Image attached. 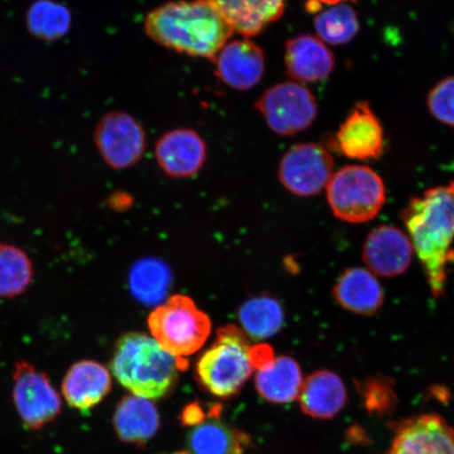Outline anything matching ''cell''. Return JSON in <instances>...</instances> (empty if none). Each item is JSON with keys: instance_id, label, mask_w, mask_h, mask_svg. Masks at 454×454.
I'll return each instance as SVG.
<instances>
[{"instance_id": "cell-1", "label": "cell", "mask_w": 454, "mask_h": 454, "mask_svg": "<svg viewBox=\"0 0 454 454\" xmlns=\"http://www.w3.org/2000/svg\"><path fill=\"white\" fill-rule=\"evenodd\" d=\"M401 219L431 294L436 299L444 296L448 270L454 263V181L412 197Z\"/></svg>"}, {"instance_id": "cell-2", "label": "cell", "mask_w": 454, "mask_h": 454, "mask_svg": "<svg viewBox=\"0 0 454 454\" xmlns=\"http://www.w3.org/2000/svg\"><path fill=\"white\" fill-rule=\"evenodd\" d=\"M145 32L152 41L175 52L212 60L235 33L207 0L160 5L146 15Z\"/></svg>"}, {"instance_id": "cell-3", "label": "cell", "mask_w": 454, "mask_h": 454, "mask_svg": "<svg viewBox=\"0 0 454 454\" xmlns=\"http://www.w3.org/2000/svg\"><path fill=\"white\" fill-rule=\"evenodd\" d=\"M186 367L185 359L167 353L154 338L141 333L119 339L111 362L117 381L132 395L149 400L168 395Z\"/></svg>"}, {"instance_id": "cell-4", "label": "cell", "mask_w": 454, "mask_h": 454, "mask_svg": "<svg viewBox=\"0 0 454 454\" xmlns=\"http://www.w3.org/2000/svg\"><path fill=\"white\" fill-rule=\"evenodd\" d=\"M246 333L236 325L220 328L196 365L199 384L208 394L229 399L240 393L254 371Z\"/></svg>"}, {"instance_id": "cell-5", "label": "cell", "mask_w": 454, "mask_h": 454, "mask_svg": "<svg viewBox=\"0 0 454 454\" xmlns=\"http://www.w3.org/2000/svg\"><path fill=\"white\" fill-rule=\"evenodd\" d=\"M153 338L167 353L189 356L202 348L212 332V322L190 297L176 294L151 312L147 320Z\"/></svg>"}, {"instance_id": "cell-6", "label": "cell", "mask_w": 454, "mask_h": 454, "mask_svg": "<svg viewBox=\"0 0 454 454\" xmlns=\"http://www.w3.org/2000/svg\"><path fill=\"white\" fill-rule=\"evenodd\" d=\"M334 215L348 223H365L376 218L386 202L384 181L365 166H348L333 175L326 187Z\"/></svg>"}, {"instance_id": "cell-7", "label": "cell", "mask_w": 454, "mask_h": 454, "mask_svg": "<svg viewBox=\"0 0 454 454\" xmlns=\"http://www.w3.org/2000/svg\"><path fill=\"white\" fill-rule=\"evenodd\" d=\"M254 107L272 132L284 137L311 127L319 111L314 94L296 82L272 85L255 102Z\"/></svg>"}, {"instance_id": "cell-8", "label": "cell", "mask_w": 454, "mask_h": 454, "mask_svg": "<svg viewBox=\"0 0 454 454\" xmlns=\"http://www.w3.org/2000/svg\"><path fill=\"white\" fill-rule=\"evenodd\" d=\"M12 399L21 422L30 430L44 428L62 412L60 395L47 373L27 361L14 366Z\"/></svg>"}, {"instance_id": "cell-9", "label": "cell", "mask_w": 454, "mask_h": 454, "mask_svg": "<svg viewBox=\"0 0 454 454\" xmlns=\"http://www.w3.org/2000/svg\"><path fill=\"white\" fill-rule=\"evenodd\" d=\"M102 160L114 169H124L141 160L146 149L144 128L128 113L113 111L102 116L94 130Z\"/></svg>"}, {"instance_id": "cell-10", "label": "cell", "mask_w": 454, "mask_h": 454, "mask_svg": "<svg viewBox=\"0 0 454 454\" xmlns=\"http://www.w3.org/2000/svg\"><path fill=\"white\" fill-rule=\"evenodd\" d=\"M333 158L325 147L308 142L283 155L278 175L288 192L301 197L320 194L333 177Z\"/></svg>"}, {"instance_id": "cell-11", "label": "cell", "mask_w": 454, "mask_h": 454, "mask_svg": "<svg viewBox=\"0 0 454 454\" xmlns=\"http://www.w3.org/2000/svg\"><path fill=\"white\" fill-rule=\"evenodd\" d=\"M387 454H454V428L435 413L406 419L395 425Z\"/></svg>"}, {"instance_id": "cell-12", "label": "cell", "mask_w": 454, "mask_h": 454, "mask_svg": "<svg viewBox=\"0 0 454 454\" xmlns=\"http://www.w3.org/2000/svg\"><path fill=\"white\" fill-rule=\"evenodd\" d=\"M414 249L407 232L394 225H380L369 232L362 258L374 276L399 277L410 269Z\"/></svg>"}, {"instance_id": "cell-13", "label": "cell", "mask_w": 454, "mask_h": 454, "mask_svg": "<svg viewBox=\"0 0 454 454\" xmlns=\"http://www.w3.org/2000/svg\"><path fill=\"white\" fill-rule=\"evenodd\" d=\"M339 152L355 160H377L385 149L384 129L367 102H357L336 135Z\"/></svg>"}, {"instance_id": "cell-14", "label": "cell", "mask_w": 454, "mask_h": 454, "mask_svg": "<svg viewBox=\"0 0 454 454\" xmlns=\"http://www.w3.org/2000/svg\"><path fill=\"white\" fill-rule=\"evenodd\" d=\"M213 61L215 75L231 89L247 90L262 81L263 50L247 37L226 43Z\"/></svg>"}, {"instance_id": "cell-15", "label": "cell", "mask_w": 454, "mask_h": 454, "mask_svg": "<svg viewBox=\"0 0 454 454\" xmlns=\"http://www.w3.org/2000/svg\"><path fill=\"white\" fill-rule=\"evenodd\" d=\"M155 155L159 167L172 178L196 175L207 159L206 142L195 130H169L157 141Z\"/></svg>"}, {"instance_id": "cell-16", "label": "cell", "mask_w": 454, "mask_h": 454, "mask_svg": "<svg viewBox=\"0 0 454 454\" xmlns=\"http://www.w3.org/2000/svg\"><path fill=\"white\" fill-rule=\"evenodd\" d=\"M112 390V376L105 365L94 360H82L67 369L61 391L67 404L88 411L100 404Z\"/></svg>"}, {"instance_id": "cell-17", "label": "cell", "mask_w": 454, "mask_h": 454, "mask_svg": "<svg viewBox=\"0 0 454 454\" xmlns=\"http://www.w3.org/2000/svg\"><path fill=\"white\" fill-rule=\"evenodd\" d=\"M221 406L214 405L206 419L186 435L190 454H244L253 445L251 436L220 419Z\"/></svg>"}, {"instance_id": "cell-18", "label": "cell", "mask_w": 454, "mask_h": 454, "mask_svg": "<svg viewBox=\"0 0 454 454\" xmlns=\"http://www.w3.org/2000/svg\"><path fill=\"white\" fill-rule=\"evenodd\" d=\"M284 60L287 75L296 82L325 81L334 69L332 51L320 38L309 34L286 42Z\"/></svg>"}, {"instance_id": "cell-19", "label": "cell", "mask_w": 454, "mask_h": 454, "mask_svg": "<svg viewBox=\"0 0 454 454\" xmlns=\"http://www.w3.org/2000/svg\"><path fill=\"white\" fill-rule=\"evenodd\" d=\"M112 423L119 440L145 446L160 428V416L151 400L129 395L118 403Z\"/></svg>"}, {"instance_id": "cell-20", "label": "cell", "mask_w": 454, "mask_h": 454, "mask_svg": "<svg viewBox=\"0 0 454 454\" xmlns=\"http://www.w3.org/2000/svg\"><path fill=\"white\" fill-rule=\"evenodd\" d=\"M234 32L253 37L274 24L286 10V0H207Z\"/></svg>"}, {"instance_id": "cell-21", "label": "cell", "mask_w": 454, "mask_h": 454, "mask_svg": "<svg viewBox=\"0 0 454 454\" xmlns=\"http://www.w3.org/2000/svg\"><path fill=\"white\" fill-rule=\"evenodd\" d=\"M333 296L340 308L361 316L376 315L384 304L381 284L372 271L362 268L344 270L333 286Z\"/></svg>"}, {"instance_id": "cell-22", "label": "cell", "mask_w": 454, "mask_h": 454, "mask_svg": "<svg viewBox=\"0 0 454 454\" xmlns=\"http://www.w3.org/2000/svg\"><path fill=\"white\" fill-rule=\"evenodd\" d=\"M301 410L317 419H331L344 410L348 389L343 380L331 371L311 373L299 395Z\"/></svg>"}, {"instance_id": "cell-23", "label": "cell", "mask_w": 454, "mask_h": 454, "mask_svg": "<svg viewBox=\"0 0 454 454\" xmlns=\"http://www.w3.org/2000/svg\"><path fill=\"white\" fill-rule=\"evenodd\" d=\"M302 384L301 367L288 356L275 357L270 365L259 369L254 378L258 394L272 404H288L296 400Z\"/></svg>"}, {"instance_id": "cell-24", "label": "cell", "mask_w": 454, "mask_h": 454, "mask_svg": "<svg viewBox=\"0 0 454 454\" xmlns=\"http://www.w3.org/2000/svg\"><path fill=\"white\" fill-rule=\"evenodd\" d=\"M172 283V272L167 263L156 258H146L135 263L129 275L130 294L138 302L160 305Z\"/></svg>"}, {"instance_id": "cell-25", "label": "cell", "mask_w": 454, "mask_h": 454, "mask_svg": "<svg viewBox=\"0 0 454 454\" xmlns=\"http://www.w3.org/2000/svg\"><path fill=\"white\" fill-rule=\"evenodd\" d=\"M26 25L28 33L39 41L56 42L70 31L71 11L55 0H35L27 10Z\"/></svg>"}, {"instance_id": "cell-26", "label": "cell", "mask_w": 454, "mask_h": 454, "mask_svg": "<svg viewBox=\"0 0 454 454\" xmlns=\"http://www.w3.org/2000/svg\"><path fill=\"white\" fill-rule=\"evenodd\" d=\"M239 321L247 336L254 340L274 337L284 323L282 306L269 296L255 297L247 301L239 309Z\"/></svg>"}, {"instance_id": "cell-27", "label": "cell", "mask_w": 454, "mask_h": 454, "mask_svg": "<svg viewBox=\"0 0 454 454\" xmlns=\"http://www.w3.org/2000/svg\"><path fill=\"white\" fill-rule=\"evenodd\" d=\"M30 257L12 244L0 243V298H15L24 294L33 280Z\"/></svg>"}, {"instance_id": "cell-28", "label": "cell", "mask_w": 454, "mask_h": 454, "mask_svg": "<svg viewBox=\"0 0 454 454\" xmlns=\"http://www.w3.org/2000/svg\"><path fill=\"white\" fill-rule=\"evenodd\" d=\"M317 38L333 45L348 43L359 32L360 22L356 11L348 4L333 5L317 15L314 21Z\"/></svg>"}, {"instance_id": "cell-29", "label": "cell", "mask_w": 454, "mask_h": 454, "mask_svg": "<svg viewBox=\"0 0 454 454\" xmlns=\"http://www.w3.org/2000/svg\"><path fill=\"white\" fill-rule=\"evenodd\" d=\"M356 388L369 413L384 417L395 411L397 395L393 379L377 374L356 382Z\"/></svg>"}, {"instance_id": "cell-30", "label": "cell", "mask_w": 454, "mask_h": 454, "mask_svg": "<svg viewBox=\"0 0 454 454\" xmlns=\"http://www.w3.org/2000/svg\"><path fill=\"white\" fill-rule=\"evenodd\" d=\"M427 105L431 115L454 128V76L442 79L431 89Z\"/></svg>"}, {"instance_id": "cell-31", "label": "cell", "mask_w": 454, "mask_h": 454, "mask_svg": "<svg viewBox=\"0 0 454 454\" xmlns=\"http://www.w3.org/2000/svg\"><path fill=\"white\" fill-rule=\"evenodd\" d=\"M207 414L208 411H204L201 405H199L198 403H192V404L187 405L184 408L183 414H181V422L184 426L194 427V426L203 422L207 419Z\"/></svg>"}, {"instance_id": "cell-32", "label": "cell", "mask_w": 454, "mask_h": 454, "mask_svg": "<svg viewBox=\"0 0 454 454\" xmlns=\"http://www.w3.org/2000/svg\"><path fill=\"white\" fill-rule=\"evenodd\" d=\"M317 3L325 4L329 5H336L340 4H343L344 2H348V0H317Z\"/></svg>"}, {"instance_id": "cell-33", "label": "cell", "mask_w": 454, "mask_h": 454, "mask_svg": "<svg viewBox=\"0 0 454 454\" xmlns=\"http://www.w3.org/2000/svg\"><path fill=\"white\" fill-rule=\"evenodd\" d=\"M164 454H190L186 450L184 451H177V452H172V453H164Z\"/></svg>"}]
</instances>
